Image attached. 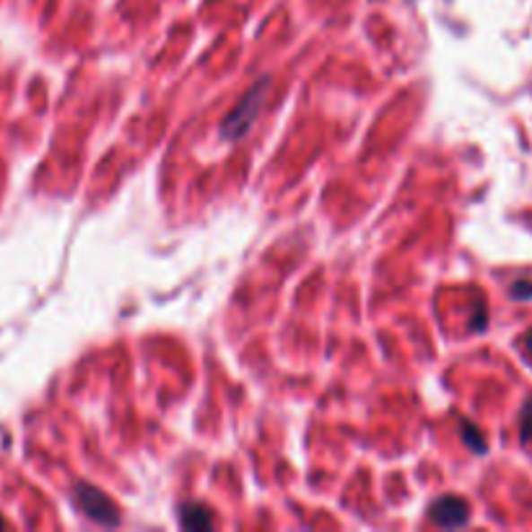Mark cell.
I'll return each instance as SVG.
<instances>
[{
	"label": "cell",
	"mask_w": 532,
	"mask_h": 532,
	"mask_svg": "<svg viewBox=\"0 0 532 532\" xmlns=\"http://www.w3.org/2000/svg\"><path fill=\"white\" fill-rule=\"evenodd\" d=\"M514 299H532V283L530 281H517L514 289H511Z\"/></svg>",
	"instance_id": "obj_7"
},
{
	"label": "cell",
	"mask_w": 532,
	"mask_h": 532,
	"mask_svg": "<svg viewBox=\"0 0 532 532\" xmlns=\"http://www.w3.org/2000/svg\"><path fill=\"white\" fill-rule=\"evenodd\" d=\"M525 348H528V353H530V356H532V333H530V336H528V338H525Z\"/></svg>",
	"instance_id": "obj_8"
},
{
	"label": "cell",
	"mask_w": 532,
	"mask_h": 532,
	"mask_svg": "<svg viewBox=\"0 0 532 532\" xmlns=\"http://www.w3.org/2000/svg\"><path fill=\"white\" fill-rule=\"evenodd\" d=\"M522 439L530 441L532 439V400L528 403V408L522 411Z\"/></svg>",
	"instance_id": "obj_6"
},
{
	"label": "cell",
	"mask_w": 532,
	"mask_h": 532,
	"mask_svg": "<svg viewBox=\"0 0 532 532\" xmlns=\"http://www.w3.org/2000/svg\"><path fill=\"white\" fill-rule=\"evenodd\" d=\"M267 86H270V81H267V78H260V81L240 99V104L229 112L226 122L221 125V135H223V138L237 141V138H242L244 133L252 127V122L257 120L260 107H263V101H266Z\"/></svg>",
	"instance_id": "obj_1"
},
{
	"label": "cell",
	"mask_w": 532,
	"mask_h": 532,
	"mask_svg": "<svg viewBox=\"0 0 532 532\" xmlns=\"http://www.w3.org/2000/svg\"><path fill=\"white\" fill-rule=\"evenodd\" d=\"M429 517L439 528H462L470 519V507L460 496H441L429 507Z\"/></svg>",
	"instance_id": "obj_3"
},
{
	"label": "cell",
	"mask_w": 532,
	"mask_h": 532,
	"mask_svg": "<svg viewBox=\"0 0 532 532\" xmlns=\"http://www.w3.org/2000/svg\"><path fill=\"white\" fill-rule=\"evenodd\" d=\"M179 522L188 530H211L214 528V511L200 501H190V504L179 509Z\"/></svg>",
	"instance_id": "obj_4"
},
{
	"label": "cell",
	"mask_w": 532,
	"mask_h": 532,
	"mask_svg": "<svg viewBox=\"0 0 532 532\" xmlns=\"http://www.w3.org/2000/svg\"><path fill=\"white\" fill-rule=\"evenodd\" d=\"M0 528H3V519H0Z\"/></svg>",
	"instance_id": "obj_9"
},
{
	"label": "cell",
	"mask_w": 532,
	"mask_h": 532,
	"mask_svg": "<svg viewBox=\"0 0 532 532\" xmlns=\"http://www.w3.org/2000/svg\"><path fill=\"white\" fill-rule=\"evenodd\" d=\"M75 504L81 507V511H83L89 519H94V522L104 525V528H115V525L120 522V511L112 504V499H109L107 493H101L94 485H75Z\"/></svg>",
	"instance_id": "obj_2"
},
{
	"label": "cell",
	"mask_w": 532,
	"mask_h": 532,
	"mask_svg": "<svg viewBox=\"0 0 532 532\" xmlns=\"http://www.w3.org/2000/svg\"><path fill=\"white\" fill-rule=\"evenodd\" d=\"M462 436H465V441L475 449V452H485V439L470 423H465V432H462Z\"/></svg>",
	"instance_id": "obj_5"
}]
</instances>
